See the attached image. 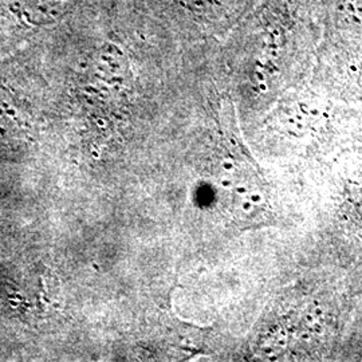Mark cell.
I'll use <instances>...</instances> for the list:
<instances>
[{"instance_id": "obj_1", "label": "cell", "mask_w": 362, "mask_h": 362, "mask_svg": "<svg viewBox=\"0 0 362 362\" xmlns=\"http://www.w3.org/2000/svg\"><path fill=\"white\" fill-rule=\"evenodd\" d=\"M315 59L332 86L362 93V0H321Z\"/></svg>"}, {"instance_id": "obj_2", "label": "cell", "mask_w": 362, "mask_h": 362, "mask_svg": "<svg viewBox=\"0 0 362 362\" xmlns=\"http://www.w3.org/2000/svg\"><path fill=\"white\" fill-rule=\"evenodd\" d=\"M258 0H175L181 18L194 35H228Z\"/></svg>"}]
</instances>
